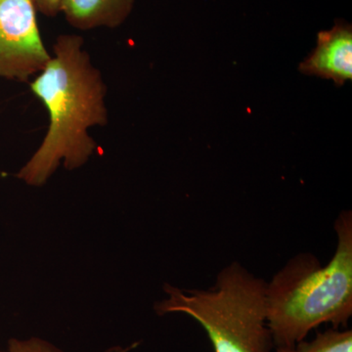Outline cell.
Listing matches in <instances>:
<instances>
[{"mask_svg":"<svg viewBox=\"0 0 352 352\" xmlns=\"http://www.w3.org/2000/svg\"><path fill=\"white\" fill-rule=\"evenodd\" d=\"M53 52L31 85L32 94L43 102L50 116L41 147L17 175L32 186L47 182L62 160L69 170L87 164L97 149L88 131L108 124L107 87L83 50L82 36H58Z\"/></svg>","mask_w":352,"mask_h":352,"instance_id":"cell-1","label":"cell"},{"mask_svg":"<svg viewBox=\"0 0 352 352\" xmlns=\"http://www.w3.org/2000/svg\"><path fill=\"white\" fill-rule=\"evenodd\" d=\"M335 254L326 265L309 252L289 259L266 283V316L275 347L296 346L323 324L346 327L352 316V212L333 224Z\"/></svg>","mask_w":352,"mask_h":352,"instance_id":"cell-2","label":"cell"},{"mask_svg":"<svg viewBox=\"0 0 352 352\" xmlns=\"http://www.w3.org/2000/svg\"><path fill=\"white\" fill-rule=\"evenodd\" d=\"M168 298L157 314L188 315L203 327L214 352H273L266 316V282L242 264L226 266L208 289H182L166 284Z\"/></svg>","mask_w":352,"mask_h":352,"instance_id":"cell-3","label":"cell"},{"mask_svg":"<svg viewBox=\"0 0 352 352\" xmlns=\"http://www.w3.org/2000/svg\"><path fill=\"white\" fill-rule=\"evenodd\" d=\"M50 58L32 0H0V78L27 82Z\"/></svg>","mask_w":352,"mask_h":352,"instance_id":"cell-4","label":"cell"},{"mask_svg":"<svg viewBox=\"0 0 352 352\" xmlns=\"http://www.w3.org/2000/svg\"><path fill=\"white\" fill-rule=\"evenodd\" d=\"M300 73L332 80L342 87L352 80V27L344 20L336 21L332 29L317 34L314 50L298 67Z\"/></svg>","mask_w":352,"mask_h":352,"instance_id":"cell-5","label":"cell"},{"mask_svg":"<svg viewBox=\"0 0 352 352\" xmlns=\"http://www.w3.org/2000/svg\"><path fill=\"white\" fill-rule=\"evenodd\" d=\"M133 4L134 0H62L60 13L72 27L82 31L115 29L126 22Z\"/></svg>","mask_w":352,"mask_h":352,"instance_id":"cell-6","label":"cell"},{"mask_svg":"<svg viewBox=\"0 0 352 352\" xmlns=\"http://www.w3.org/2000/svg\"><path fill=\"white\" fill-rule=\"evenodd\" d=\"M275 352H352V330L329 329L309 342L305 340L294 346L275 347Z\"/></svg>","mask_w":352,"mask_h":352,"instance_id":"cell-7","label":"cell"},{"mask_svg":"<svg viewBox=\"0 0 352 352\" xmlns=\"http://www.w3.org/2000/svg\"><path fill=\"white\" fill-rule=\"evenodd\" d=\"M7 352H63L52 346L45 340L32 338V339L21 340L11 339L8 342Z\"/></svg>","mask_w":352,"mask_h":352,"instance_id":"cell-8","label":"cell"},{"mask_svg":"<svg viewBox=\"0 0 352 352\" xmlns=\"http://www.w3.org/2000/svg\"><path fill=\"white\" fill-rule=\"evenodd\" d=\"M62 0H32L36 10L47 16L54 17L60 13Z\"/></svg>","mask_w":352,"mask_h":352,"instance_id":"cell-9","label":"cell"},{"mask_svg":"<svg viewBox=\"0 0 352 352\" xmlns=\"http://www.w3.org/2000/svg\"><path fill=\"white\" fill-rule=\"evenodd\" d=\"M0 352H3V351H0Z\"/></svg>","mask_w":352,"mask_h":352,"instance_id":"cell-10","label":"cell"}]
</instances>
